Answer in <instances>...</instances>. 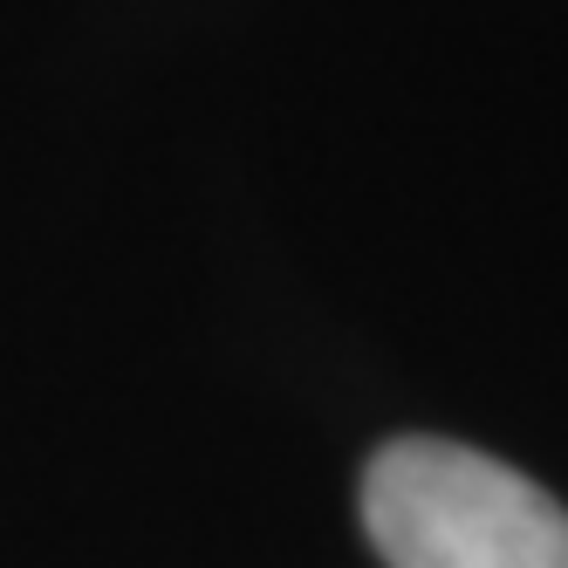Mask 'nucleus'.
I'll use <instances>...</instances> for the list:
<instances>
[{"label": "nucleus", "mask_w": 568, "mask_h": 568, "mask_svg": "<svg viewBox=\"0 0 568 568\" xmlns=\"http://www.w3.org/2000/svg\"><path fill=\"white\" fill-rule=\"evenodd\" d=\"M384 568H568V507L459 438H390L363 466Z\"/></svg>", "instance_id": "1"}]
</instances>
